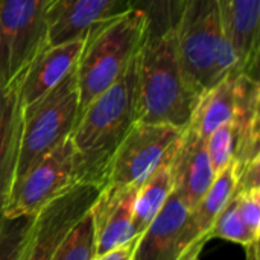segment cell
Wrapping results in <instances>:
<instances>
[{
  "label": "cell",
  "instance_id": "obj_1",
  "mask_svg": "<svg viewBox=\"0 0 260 260\" xmlns=\"http://www.w3.org/2000/svg\"><path fill=\"white\" fill-rule=\"evenodd\" d=\"M136 104L137 56L113 85L79 113L70 140L79 157L82 183L104 187L114 152L137 122Z\"/></svg>",
  "mask_w": 260,
  "mask_h": 260
},
{
  "label": "cell",
  "instance_id": "obj_2",
  "mask_svg": "<svg viewBox=\"0 0 260 260\" xmlns=\"http://www.w3.org/2000/svg\"><path fill=\"white\" fill-rule=\"evenodd\" d=\"M200 96L181 66L175 32L146 38L137 55V122L184 129Z\"/></svg>",
  "mask_w": 260,
  "mask_h": 260
},
{
  "label": "cell",
  "instance_id": "obj_3",
  "mask_svg": "<svg viewBox=\"0 0 260 260\" xmlns=\"http://www.w3.org/2000/svg\"><path fill=\"white\" fill-rule=\"evenodd\" d=\"M146 30V17L133 8L113 14L87 29L75 66L79 113L123 75L140 52Z\"/></svg>",
  "mask_w": 260,
  "mask_h": 260
},
{
  "label": "cell",
  "instance_id": "obj_4",
  "mask_svg": "<svg viewBox=\"0 0 260 260\" xmlns=\"http://www.w3.org/2000/svg\"><path fill=\"white\" fill-rule=\"evenodd\" d=\"M174 32L181 66L201 94L239 72L219 0H186Z\"/></svg>",
  "mask_w": 260,
  "mask_h": 260
},
{
  "label": "cell",
  "instance_id": "obj_5",
  "mask_svg": "<svg viewBox=\"0 0 260 260\" xmlns=\"http://www.w3.org/2000/svg\"><path fill=\"white\" fill-rule=\"evenodd\" d=\"M78 117L79 91L73 69L52 90L23 107L15 177L24 174L40 158L70 139Z\"/></svg>",
  "mask_w": 260,
  "mask_h": 260
},
{
  "label": "cell",
  "instance_id": "obj_6",
  "mask_svg": "<svg viewBox=\"0 0 260 260\" xmlns=\"http://www.w3.org/2000/svg\"><path fill=\"white\" fill-rule=\"evenodd\" d=\"M81 181L79 157L70 139L58 145L24 174L15 177L0 210L6 218L37 216L49 203Z\"/></svg>",
  "mask_w": 260,
  "mask_h": 260
},
{
  "label": "cell",
  "instance_id": "obj_7",
  "mask_svg": "<svg viewBox=\"0 0 260 260\" xmlns=\"http://www.w3.org/2000/svg\"><path fill=\"white\" fill-rule=\"evenodd\" d=\"M50 0H0V85L23 78L47 44Z\"/></svg>",
  "mask_w": 260,
  "mask_h": 260
},
{
  "label": "cell",
  "instance_id": "obj_8",
  "mask_svg": "<svg viewBox=\"0 0 260 260\" xmlns=\"http://www.w3.org/2000/svg\"><path fill=\"white\" fill-rule=\"evenodd\" d=\"M183 129L136 122L113 155L104 186H140L172 160Z\"/></svg>",
  "mask_w": 260,
  "mask_h": 260
},
{
  "label": "cell",
  "instance_id": "obj_9",
  "mask_svg": "<svg viewBox=\"0 0 260 260\" xmlns=\"http://www.w3.org/2000/svg\"><path fill=\"white\" fill-rule=\"evenodd\" d=\"M101 187L79 183L49 203L34 219L18 260H53L72 229L90 212Z\"/></svg>",
  "mask_w": 260,
  "mask_h": 260
},
{
  "label": "cell",
  "instance_id": "obj_10",
  "mask_svg": "<svg viewBox=\"0 0 260 260\" xmlns=\"http://www.w3.org/2000/svg\"><path fill=\"white\" fill-rule=\"evenodd\" d=\"M139 186H104L90 209L94 227L96 256L108 253L137 238L134 198Z\"/></svg>",
  "mask_w": 260,
  "mask_h": 260
},
{
  "label": "cell",
  "instance_id": "obj_11",
  "mask_svg": "<svg viewBox=\"0 0 260 260\" xmlns=\"http://www.w3.org/2000/svg\"><path fill=\"white\" fill-rule=\"evenodd\" d=\"M169 165L174 190L180 195L189 210H193L216 177L207 155L206 140L190 126H186Z\"/></svg>",
  "mask_w": 260,
  "mask_h": 260
},
{
  "label": "cell",
  "instance_id": "obj_12",
  "mask_svg": "<svg viewBox=\"0 0 260 260\" xmlns=\"http://www.w3.org/2000/svg\"><path fill=\"white\" fill-rule=\"evenodd\" d=\"M129 0H50L47 6V44L82 37L94 23L126 9Z\"/></svg>",
  "mask_w": 260,
  "mask_h": 260
},
{
  "label": "cell",
  "instance_id": "obj_13",
  "mask_svg": "<svg viewBox=\"0 0 260 260\" xmlns=\"http://www.w3.org/2000/svg\"><path fill=\"white\" fill-rule=\"evenodd\" d=\"M260 85L257 76L235 73V131L233 165L236 169L260 158Z\"/></svg>",
  "mask_w": 260,
  "mask_h": 260
},
{
  "label": "cell",
  "instance_id": "obj_14",
  "mask_svg": "<svg viewBox=\"0 0 260 260\" xmlns=\"http://www.w3.org/2000/svg\"><path fill=\"white\" fill-rule=\"evenodd\" d=\"M84 35L59 44L46 46L35 56L20 79V96L23 107L52 90L75 69L84 46Z\"/></svg>",
  "mask_w": 260,
  "mask_h": 260
},
{
  "label": "cell",
  "instance_id": "obj_15",
  "mask_svg": "<svg viewBox=\"0 0 260 260\" xmlns=\"http://www.w3.org/2000/svg\"><path fill=\"white\" fill-rule=\"evenodd\" d=\"M227 38L239 72L257 76L260 55V0H219Z\"/></svg>",
  "mask_w": 260,
  "mask_h": 260
},
{
  "label": "cell",
  "instance_id": "obj_16",
  "mask_svg": "<svg viewBox=\"0 0 260 260\" xmlns=\"http://www.w3.org/2000/svg\"><path fill=\"white\" fill-rule=\"evenodd\" d=\"M190 210L172 190L168 201L139 236L134 260H177V242Z\"/></svg>",
  "mask_w": 260,
  "mask_h": 260
},
{
  "label": "cell",
  "instance_id": "obj_17",
  "mask_svg": "<svg viewBox=\"0 0 260 260\" xmlns=\"http://www.w3.org/2000/svg\"><path fill=\"white\" fill-rule=\"evenodd\" d=\"M23 104L20 79L0 85V210L14 183L20 154Z\"/></svg>",
  "mask_w": 260,
  "mask_h": 260
},
{
  "label": "cell",
  "instance_id": "obj_18",
  "mask_svg": "<svg viewBox=\"0 0 260 260\" xmlns=\"http://www.w3.org/2000/svg\"><path fill=\"white\" fill-rule=\"evenodd\" d=\"M236 184H238V174H236L235 165L232 161L224 171H221L215 177L207 193L203 197V200L198 203V206L193 210H190V213L181 229L178 242H177L178 254H181V251L186 247H189L192 242H195L197 239L209 236V232H210L215 219L218 218L221 210L225 207V204L235 195Z\"/></svg>",
  "mask_w": 260,
  "mask_h": 260
},
{
  "label": "cell",
  "instance_id": "obj_19",
  "mask_svg": "<svg viewBox=\"0 0 260 260\" xmlns=\"http://www.w3.org/2000/svg\"><path fill=\"white\" fill-rule=\"evenodd\" d=\"M235 73H230L200 96L187 126H190L204 140L219 126L232 122L233 119Z\"/></svg>",
  "mask_w": 260,
  "mask_h": 260
},
{
  "label": "cell",
  "instance_id": "obj_20",
  "mask_svg": "<svg viewBox=\"0 0 260 260\" xmlns=\"http://www.w3.org/2000/svg\"><path fill=\"white\" fill-rule=\"evenodd\" d=\"M169 163L163 165L155 172H152L137 187L133 216H134V229L139 236L158 215V212L168 201L171 192L174 190V180H172Z\"/></svg>",
  "mask_w": 260,
  "mask_h": 260
},
{
  "label": "cell",
  "instance_id": "obj_21",
  "mask_svg": "<svg viewBox=\"0 0 260 260\" xmlns=\"http://www.w3.org/2000/svg\"><path fill=\"white\" fill-rule=\"evenodd\" d=\"M186 0H129L126 8L140 11L148 21L146 38H154L175 29Z\"/></svg>",
  "mask_w": 260,
  "mask_h": 260
},
{
  "label": "cell",
  "instance_id": "obj_22",
  "mask_svg": "<svg viewBox=\"0 0 260 260\" xmlns=\"http://www.w3.org/2000/svg\"><path fill=\"white\" fill-rule=\"evenodd\" d=\"M96 257L93 218L88 212L66 236L53 260H93Z\"/></svg>",
  "mask_w": 260,
  "mask_h": 260
},
{
  "label": "cell",
  "instance_id": "obj_23",
  "mask_svg": "<svg viewBox=\"0 0 260 260\" xmlns=\"http://www.w3.org/2000/svg\"><path fill=\"white\" fill-rule=\"evenodd\" d=\"M209 238L230 241V242H235V244H239L244 247L259 241V236L253 235L248 230V227L244 224V221L238 212V204H236L235 195L232 197V200L225 204V207L221 210V213L215 219V222L209 232Z\"/></svg>",
  "mask_w": 260,
  "mask_h": 260
},
{
  "label": "cell",
  "instance_id": "obj_24",
  "mask_svg": "<svg viewBox=\"0 0 260 260\" xmlns=\"http://www.w3.org/2000/svg\"><path fill=\"white\" fill-rule=\"evenodd\" d=\"M35 216L6 218L0 215V260H18Z\"/></svg>",
  "mask_w": 260,
  "mask_h": 260
},
{
  "label": "cell",
  "instance_id": "obj_25",
  "mask_svg": "<svg viewBox=\"0 0 260 260\" xmlns=\"http://www.w3.org/2000/svg\"><path fill=\"white\" fill-rule=\"evenodd\" d=\"M206 149L215 175L224 171L232 161L235 154V131L232 122L219 126L206 139Z\"/></svg>",
  "mask_w": 260,
  "mask_h": 260
},
{
  "label": "cell",
  "instance_id": "obj_26",
  "mask_svg": "<svg viewBox=\"0 0 260 260\" xmlns=\"http://www.w3.org/2000/svg\"><path fill=\"white\" fill-rule=\"evenodd\" d=\"M238 212L248 230L260 238V187L236 189Z\"/></svg>",
  "mask_w": 260,
  "mask_h": 260
},
{
  "label": "cell",
  "instance_id": "obj_27",
  "mask_svg": "<svg viewBox=\"0 0 260 260\" xmlns=\"http://www.w3.org/2000/svg\"><path fill=\"white\" fill-rule=\"evenodd\" d=\"M137 242H139V236L131 239L129 242H126V244H123V245L108 251V253L96 256L93 260H134Z\"/></svg>",
  "mask_w": 260,
  "mask_h": 260
},
{
  "label": "cell",
  "instance_id": "obj_28",
  "mask_svg": "<svg viewBox=\"0 0 260 260\" xmlns=\"http://www.w3.org/2000/svg\"><path fill=\"white\" fill-rule=\"evenodd\" d=\"M207 241H209V236H204L201 239H197L195 242H192L189 247H186L181 251V254L177 257V260H200V256H201L203 248L207 244Z\"/></svg>",
  "mask_w": 260,
  "mask_h": 260
},
{
  "label": "cell",
  "instance_id": "obj_29",
  "mask_svg": "<svg viewBox=\"0 0 260 260\" xmlns=\"http://www.w3.org/2000/svg\"><path fill=\"white\" fill-rule=\"evenodd\" d=\"M247 248V260H259V241L245 247Z\"/></svg>",
  "mask_w": 260,
  "mask_h": 260
}]
</instances>
